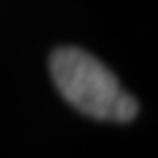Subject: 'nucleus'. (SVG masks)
I'll list each match as a JSON object with an SVG mask.
<instances>
[{"label": "nucleus", "instance_id": "1", "mask_svg": "<svg viewBox=\"0 0 158 158\" xmlns=\"http://www.w3.org/2000/svg\"><path fill=\"white\" fill-rule=\"evenodd\" d=\"M50 73L59 94L86 116L122 124L137 116L135 97L92 53L74 46L57 48L50 55Z\"/></svg>", "mask_w": 158, "mask_h": 158}]
</instances>
